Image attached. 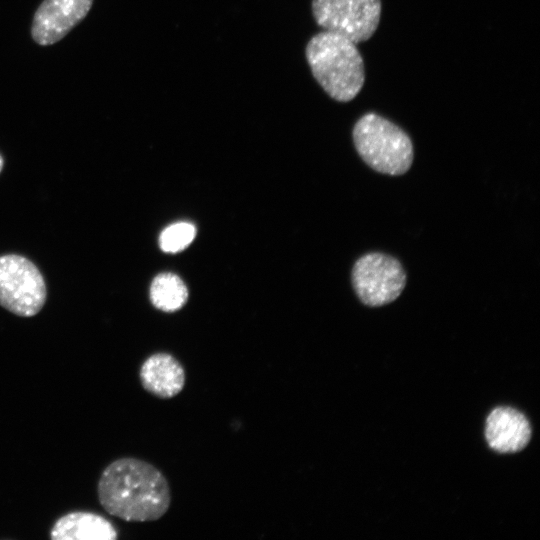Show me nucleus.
Returning a JSON list of instances; mask_svg holds the SVG:
<instances>
[{"mask_svg":"<svg viewBox=\"0 0 540 540\" xmlns=\"http://www.w3.org/2000/svg\"><path fill=\"white\" fill-rule=\"evenodd\" d=\"M97 494L107 513L128 522L158 520L171 504L170 486L162 472L132 457L116 459L103 470Z\"/></svg>","mask_w":540,"mask_h":540,"instance_id":"nucleus-1","label":"nucleus"},{"mask_svg":"<svg viewBox=\"0 0 540 540\" xmlns=\"http://www.w3.org/2000/svg\"><path fill=\"white\" fill-rule=\"evenodd\" d=\"M305 56L313 77L332 99L348 102L362 89L364 62L356 43L347 37L323 30L310 38Z\"/></svg>","mask_w":540,"mask_h":540,"instance_id":"nucleus-2","label":"nucleus"},{"mask_svg":"<svg viewBox=\"0 0 540 540\" xmlns=\"http://www.w3.org/2000/svg\"><path fill=\"white\" fill-rule=\"evenodd\" d=\"M352 135L358 154L373 170L398 176L410 169L412 141L390 120L373 112L366 113L355 123Z\"/></svg>","mask_w":540,"mask_h":540,"instance_id":"nucleus-3","label":"nucleus"},{"mask_svg":"<svg viewBox=\"0 0 540 540\" xmlns=\"http://www.w3.org/2000/svg\"><path fill=\"white\" fill-rule=\"evenodd\" d=\"M46 301V286L39 269L27 258L0 257V305L21 317L36 315Z\"/></svg>","mask_w":540,"mask_h":540,"instance_id":"nucleus-4","label":"nucleus"},{"mask_svg":"<svg viewBox=\"0 0 540 540\" xmlns=\"http://www.w3.org/2000/svg\"><path fill=\"white\" fill-rule=\"evenodd\" d=\"M352 284L360 301L370 307L396 300L406 284V274L394 257L372 252L361 256L352 269Z\"/></svg>","mask_w":540,"mask_h":540,"instance_id":"nucleus-5","label":"nucleus"},{"mask_svg":"<svg viewBox=\"0 0 540 540\" xmlns=\"http://www.w3.org/2000/svg\"><path fill=\"white\" fill-rule=\"evenodd\" d=\"M311 9L320 27L357 44L375 33L380 22L381 0H312Z\"/></svg>","mask_w":540,"mask_h":540,"instance_id":"nucleus-6","label":"nucleus"},{"mask_svg":"<svg viewBox=\"0 0 540 540\" xmlns=\"http://www.w3.org/2000/svg\"><path fill=\"white\" fill-rule=\"evenodd\" d=\"M93 0H44L37 8L31 35L41 45L55 44L88 14Z\"/></svg>","mask_w":540,"mask_h":540,"instance_id":"nucleus-7","label":"nucleus"},{"mask_svg":"<svg viewBox=\"0 0 540 540\" xmlns=\"http://www.w3.org/2000/svg\"><path fill=\"white\" fill-rule=\"evenodd\" d=\"M485 438L490 448L496 452H518L529 443L531 426L519 411L510 407H497L486 419Z\"/></svg>","mask_w":540,"mask_h":540,"instance_id":"nucleus-8","label":"nucleus"},{"mask_svg":"<svg viewBox=\"0 0 540 540\" xmlns=\"http://www.w3.org/2000/svg\"><path fill=\"white\" fill-rule=\"evenodd\" d=\"M140 382L150 394L168 399L178 395L185 385V370L171 354L154 353L142 363L139 371Z\"/></svg>","mask_w":540,"mask_h":540,"instance_id":"nucleus-9","label":"nucleus"},{"mask_svg":"<svg viewBox=\"0 0 540 540\" xmlns=\"http://www.w3.org/2000/svg\"><path fill=\"white\" fill-rule=\"evenodd\" d=\"M118 531L100 514L73 511L59 517L50 530L52 540H115Z\"/></svg>","mask_w":540,"mask_h":540,"instance_id":"nucleus-10","label":"nucleus"},{"mask_svg":"<svg viewBox=\"0 0 540 540\" xmlns=\"http://www.w3.org/2000/svg\"><path fill=\"white\" fill-rule=\"evenodd\" d=\"M188 291L184 282L172 273L157 275L150 286V300L154 307L164 312H175L187 301Z\"/></svg>","mask_w":540,"mask_h":540,"instance_id":"nucleus-11","label":"nucleus"},{"mask_svg":"<svg viewBox=\"0 0 540 540\" xmlns=\"http://www.w3.org/2000/svg\"><path fill=\"white\" fill-rule=\"evenodd\" d=\"M195 226L189 222H177L166 227L159 236L162 251L176 253L184 250L195 238Z\"/></svg>","mask_w":540,"mask_h":540,"instance_id":"nucleus-12","label":"nucleus"},{"mask_svg":"<svg viewBox=\"0 0 540 540\" xmlns=\"http://www.w3.org/2000/svg\"><path fill=\"white\" fill-rule=\"evenodd\" d=\"M2 167H3V159H2V157L0 156V171L2 170Z\"/></svg>","mask_w":540,"mask_h":540,"instance_id":"nucleus-13","label":"nucleus"}]
</instances>
